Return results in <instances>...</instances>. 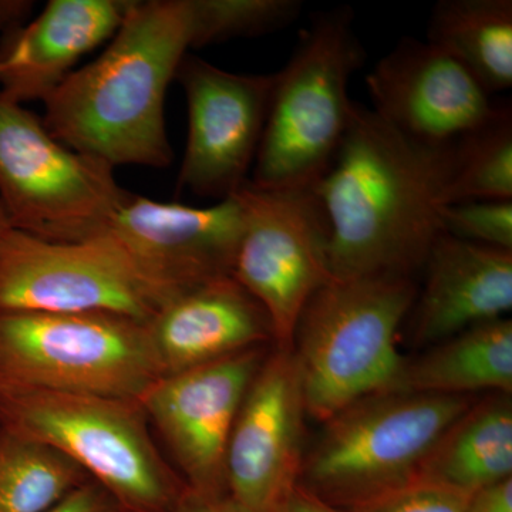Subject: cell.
<instances>
[{"instance_id": "cell-5", "label": "cell", "mask_w": 512, "mask_h": 512, "mask_svg": "<svg viewBox=\"0 0 512 512\" xmlns=\"http://www.w3.org/2000/svg\"><path fill=\"white\" fill-rule=\"evenodd\" d=\"M474 402V396L404 389L363 397L323 423L305 451L298 484L346 511L409 487Z\"/></svg>"}, {"instance_id": "cell-10", "label": "cell", "mask_w": 512, "mask_h": 512, "mask_svg": "<svg viewBox=\"0 0 512 512\" xmlns=\"http://www.w3.org/2000/svg\"><path fill=\"white\" fill-rule=\"evenodd\" d=\"M163 298L101 234L50 242L10 229L0 239V313H114L147 323Z\"/></svg>"}, {"instance_id": "cell-31", "label": "cell", "mask_w": 512, "mask_h": 512, "mask_svg": "<svg viewBox=\"0 0 512 512\" xmlns=\"http://www.w3.org/2000/svg\"><path fill=\"white\" fill-rule=\"evenodd\" d=\"M32 3L28 2H0V29L3 32L25 25L23 20L28 18Z\"/></svg>"}, {"instance_id": "cell-2", "label": "cell", "mask_w": 512, "mask_h": 512, "mask_svg": "<svg viewBox=\"0 0 512 512\" xmlns=\"http://www.w3.org/2000/svg\"><path fill=\"white\" fill-rule=\"evenodd\" d=\"M192 47L194 0H131L107 49L47 97L43 124L64 146L113 168H167L165 94Z\"/></svg>"}, {"instance_id": "cell-23", "label": "cell", "mask_w": 512, "mask_h": 512, "mask_svg": "<svg viewBox=\"0 0 512 512\" xmlns=\"http://www.w3.org/2000/svg\"><path fill=\"white\" fill-rule=\"evenodd\" d=\"M463 201H512V111L497 106L483 126L454 146L444 205Z\"/></svg>"}, {"instance_id": "cell-20", "label": "cell", "mask_w": 512, "mask_h": 512, "mask_svg": "<svg viewBox=\"0 0 512 512\" xmlns=\"http://www.w3.org/2000/svg\"><path fill=\"white\" fill-rule=\"evenodd\" d=\"M429 348L407 360L404 390L444 396L512 394L511 319L481 323Z\"/></svg>"}, {"instance_id": "cell-22", "label": "cell", "mask_w": 512, "mask_h": 512, "mask_svg": "<svg viewBox=\"0 0 512 512\" xmlns=\"http://www.w3.org/2000/svg\"><path fill=\"white\" fill-rule=\"evenodd\" d=\"M87 481L56 448L0 426V512H46Z\"/></svg>"}, {"instance_id": "cell-32", "label": "cell", "mask_w": 512, "mask_h": 512, "mask_svg": "<svg viewBox=\"0 0 512 512\" xmlns=\"http://www.w3.org/2000/svg\"><path fill=\"white\" fill-rule=\"evenodd\" d=\"M10 229H12V227H10L8 217H6V212L3 210L2 202H0V239L5 237Z\"/></svg>"}, {"instance_id": "cell-21", "label": "cell", "mask_w": 512, "mask_h": 512, "mask_svg": "<svg viewBox=\"0 0 512 512\" xmlns=\"http://www.w3.org/2000/svg\"><path fill=\"white\" fill-rule=\"evenodd\" d=\"M427 42L463 64L488 93L512 86L511 0H441Z\"/></svg>"}, {"instance_id": "cell-11", "label": "cell", "mask_w": 512, "mask_h": 512, "mask_svg": "<svg viewBox=\"0 0 512 512\" xmlns=\"http://www.w3.org/2000/svg\"><path fill=\"white\" fill-rule=\"evenodd\" d=\"M175 79L188 107V137L178 190L222 201L248 183L274 87L272 74L227 72L184 57Z\"/></svg>"}, {"instance_id": "cell-26", "label": "cell", "mask_w": 512, "mask_h": 512, "mask_svg": "<svg viewBox=\"0 0 512 512\" xmlns=\"http://www.w3.org/2000/svg\"><path fill=\"white\" fill-rule=\"evenodd\" d=\"M468 497L437 485L414 483L349 512H464Z\"/></svg>"}, {"instance_id": "cell-30", "label": "cell", "mask_w": 512, "mask_h": 512, "mask_svg": "<svg viewBox=\"0 0 512 512\" xmlns=\"http://www.w3.org/2000/svg\"><path fill=\"white\" fill-rule=\"evenodd\" d=\"M272 512H349L335 505L326 503L322 498L316 497L311 491L296 484L275 505Z\"/></svg>"}, {"instance_id": "cell-24", "label": "cell", "mask_w": 512, "mask_h": 512, "mask_svg": "<svg viewBox=\"0 0 512 512\" xmlns=\"http://www.w3.org/2000/svg\"><path fill=\"white\" fill-rule=\"evenodd\" d=\"M302 8L299 0H195L200 47L284 29Z\"/></svg>"}, {"instance_id": "cell-3", "label": "cell", "mask_w": 512, "mask_h": 512, "mask_svg": "<svg viewBox=\"0 0 512 512\" xmlns=\"http://www.w3.org/2000/svg\"><path fill=\"white\" fill-rule=\"evenodd\" d=\"M416 279H332L299 316L292 353L306 413L325 423L349 404L403 389L407 359L397 336L416 301Z\"/></svg>"}, {"instance_id": "cell-12", "label": "cell", "mask_w": 512, "mask_h": 512, "mask_svg": "<svg viewBox=\"0 0 512 512\" xmlns=\"http://www.w3.org/2000/svg\"><path fill=\"white\" fill-rule=\"evenodd\" d=\"M242 231L237 194L198 208L128 192L103 234L165 303L192 286L232 275Z\"/></svg>"}, {"instance_id": "cell-6", "label": "cell", "mask_w": 512, "mask_h": 512, "mask_svg": "<svg viewBox=\"0 0 512 512\" xmlns=\"http://www.w3.org/2000/svg\"><path fill=\"white\" fill-rule=\"evenodd\" d=\"M0 426L69 457L123 512H171L187 488L134 400L0 386Z\"/></svg>"}, {"instance_id": "cell-9", "label": "cell", "mask_w": 512, "mask_h": 512, "mask_svg": "<svg viewBox=\"0 0 512 512\" xmlns=\"http://www.w3.org/2000/svg\"><path fill=\"white\" fill-rule=\"evenodd\" d=\"M232 278L265 309L275 348L292 350L299 316L313 293L332 281L329 222L315 188L268 190L248 183Z\"/></svg>"}, {"instance_id": "cell-4", "label": "cell", "mask_w": 512, "mask_h": 512, "mask_svg": "<svg viewBox=\"0 0 512 512\" xmlns=\"http://www.w3.org/2000/svg\"><path fill=\"white\" fill-rule=\"evenodd\" d=\"M365 60L348 6L320 12L274 73L249 183L268 190L315 187L338 153L353 103L349 82Z\"/></svg>"}, {"instance_id": "cell-25", "label": "cell", "mask_w": 512, "mask_h": 512, "mask_svg": "<svg viewBox=\"0 0 512 512\" xmlns=\"http://www.w3.org/2000/svg\"><path fill=\"white\" fill-rule=\"evenodd\" d=\"M446 234L468 242L512 251V201H463L444 205Z\"/></svg>"}, {"instance_id": "cell-28", "label": "cell", "mask_w": 512, "mask_h": 512, "mask_svg": "<svg viewBox=\"0 0 512 512\" xmlns=\"http://www.w3.org/2000/svg\"><path fill=\"white\" fill-rule=\"evenodd\" d=\"M171 512H258L232 497L228 491L222 493H198L185 488Z\"/></svg>"}, {"instance_id": "cell-19", "label": "cell", "mask_w": 512, "mask_h": 512, "mask_svg": "<svg viewBox=\"0 0 512 512\" xmlns=\"http://www.w3.org/2000/svg\"><path fill=\"white\" fill-rule=\"evenodd\" d=\"M512 478V394L476 400L433 448L417 483L471 495Z\"/></svg>"}, {"instance_id": "cell-1", "label": "cell", "mask_w": 512, "mask_h": 512, "mask_svg": "<svg viewBox=\"0 0 512 512\" xmlns=\"http://www.w3.org/2000/svg\"><path fill=\"white\" fill-rule=\"evenodd\" d=\"M453 165L454 146L414 143L355 101L338 153L313 187L329 222L332 279H416L446 234L441 208Z\"/></svg>"}, {"instance_id": "cell-13", "label": "cell", "mask_w": 512, "mask_h": 512, "mask_svg": "<svg viewBox=\"0 0 512 512\" xmlns=\"http://www.w3.org/2000/svg\"><path fill=\"white\" fill-rule=\"evenodd\" d=\"M271 348L245 350L211 365L161 376L138 400L190 490L227 491L229 434L249 384Z\"/></svg>"}, {"instance_id": "cell-27", "label": "cell", "mask_w": 512, "mask_h": 512, "mask_svg": "<svg viewBox=\"0 0 512 512\" xmlns=\"http://www.w3.org/2000/svg\"><path fill=\"white\" fill-rule=\"evenodd\" d=\"M46 512H123L119 503L93 480L73 491L62 503Z\"/></svg>"}, {"instance_id": "cell-8", "label": "cell", "mask_w": 512, "mask_h": 512, "mask_svg": "<svg viewBox=\"0 0 512 512\" xmlns=\"http://www.w3.org/2000/svg\"><path fill=\"white\" fill-rule=\"evenodd\" d=\"M128 191L114 168L64 146L0 93V202L10 227L50 242L101 235Z\"/></svg>"}, {"instance_id": "cell-16", "label": "cell", "mask_w": 512, "mask_h": 512, "mask_svg": "<svg viewBox=\"0 0 512 512\" xmlns=\"http://www.w3.org/2000/svg\"><path fill=\"white\" fill-rule=\"evenodd\" d=\"M146 326L161 376L275 345L265 309L232 275L178 293Z\"/></svg>"}, {"instance_id": "cell-29", "label": "cell", "mask_w": 512, "mask_h": 512, "mask_svg": "<svg viewBox=\"0 0 512 512\" xmlns=\"http://www.w3.org/2000/svg\"><path fill=\"white\" fill-rule=\"evenodd\" d=\"M464 512H512V478L471 494Z\"/></svg>"}, {"instance_id": "cell-17", "label": "cell", "mask_w": 512, "mask_h": 512, "mask_svg": "<svg viewBox=\"0 0 512 512\" xmlns=\"http://www.w3.org/2000/svg\"><path fill=\"white\" fill-rule=\"evenodd\" d=\"M421 272L409 313L414 345L429 348L511 312L512 251L443 234Z\"/></svg>"}, {"instance_id": "cell-15", "label": "cell", "mask_w": 512, "mask_h": 512, "mask_svg": "<svg viewBox=\"0 0 512 512\" xmlns=\"http://www.w3.org/2000/svg\"><path fill=\"white\" fill-rule=\"evenodd\" d=\"M373 111L421 146L448 148L483 126L498 104L457 59L403 37L367 74Z\"/></svg>"}, {"instance_id": "cell-14", "label": "cell", "mask_w": 512, "mask_h": 512, "mask_svg": "<svg viewBox=\"0 0 512 512\" xmlns=\"http://www.w3.org/2000/svg\"><path fill=\"white\" fill-rule=\"evenodd\" d=\"M306 413L292 350H269L229 434L225 487L258 512H272L299 481Z\"/></svg>"}, {"instance_id": "cell-7", "label": "cell", "mask_w": 512, "mask_h": 512, "mask_svg": "<svg viewBox=\"0 0 512 512\" xmlns=\"http://www.w3.org/2000/svg\"><path fill=\"white\" fill-rule=\"evenodd\" d=\"M146 323L114 313H0V386L134 400L160 379Z\"/></svg>"}, {"instance_id": "cell-18", "label": "cell", "mask_w": 512, "mask_h": 512, "mask_svg": "<svg viewBox=\"0 0 512 512\" xmlns=\"http://www.w3.org/2000/svg\"><path fill=\"white\" fill-rule=\"evenodd\" d=\"M131 0H52L0 43V93L16 103L55 93L86 53L116 35Z\"/></svg>"}]
</instances>
